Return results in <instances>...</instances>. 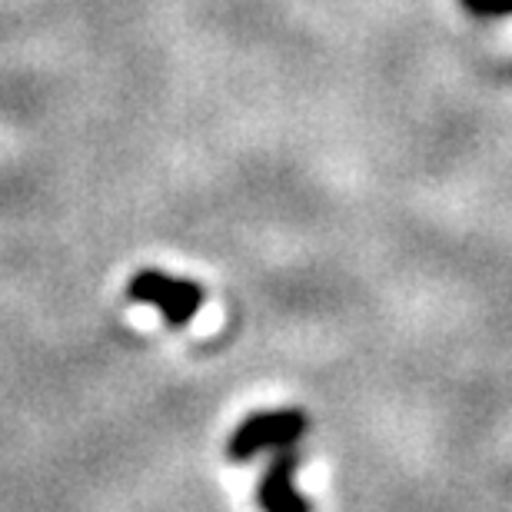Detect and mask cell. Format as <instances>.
<instances>
[{
    "label": "cell",
    "instance_id": "obj_1",
    "mask_svg": "<svg viewBox=\"0 0 512 512\" xmlns=\"http://www.w3.org/2000/svg\"><path fill=\"white\" fill-rule=\"evenodd\" d=\"M310 419L303 409H270V413H256L243 419L237 433L230 436L227 453L233 463H247L260 453H276V449H290L300 443Z\"/></svg>",
    "mask_w": 512,
    "mask_h": 512
},
{
    "label": "cell",
    "instance_id": "obj_2",
    "mask_svg": "<svg viewBox=\"0 0 512 512\" xmlns=\"http://www.w3.org/2000/svg\"><path fill=\"white\" fill-rule=\"evenodd\" d=\"M130 300L137 303H150L163 313V320L170 326H183L193 320V313L200 310L203 303V290L190 280H173V276L160 273V270H143L130 280L127 290Z\"/></svg>",
    "mask_w": 512,
    "mask_h": 512
},
{
    "label": "cell",
    "instance_id": "obj_3",
    "mask_svg": "<svg viewBox=\"0 0 512 512\" xmlns=\"http://www.w3.org/2000/svg\"><path fill=\"white\" fill-rule=\"evenodd\" d=\"M296 453L290 449H276L270 466L260 479V489H256V499H260L263 512H313L306 496L296 489L293 476H296Z\"/></svg>",
    "mask_w": 512,
    "mask_h": 512
}]
</instances>
